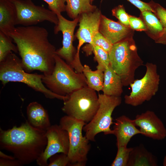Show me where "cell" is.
<instances>
[{
	"instance_id": "d4e9b609",
	"label": "cell",
	"mask_w": 166,
	"mask_h": 166,
	"mask_svg": "<svg viewBox=\"0 0 166 166\" xmlns=\"http://www.w3.org/2000/svg\"><path fill=\"white\" fill-rule=\"evenodd\" d=\"M12 42V39L9 36L0 31V62L12 51L15 53L18 52L17 46Z\"/></svg>"
},
{
	"instance_id": "ba28073f",
	"label": "cell",
	"mask_w": 166,
	"mask_h": 166,
	"mask_svg": "<svg viewBox=\"0 0 166 166\" xmlns=\"http://www.w3.org/2000/svg\"><path fill=\"white\" fill-rule=\"evenodd\" d=\"M98 109L92 120L84 126L85 136L89 140L95 141L96 135L103 132L105 135L113 134L110 128L113 123L112 114L114 109L121 103V96H109L98 94Z\"/></svg>"
},
{
	"instance_id": "7c38bea8",
	"label": "cell",
	"mask_w": 166,
	"mask_h": 166,
	"mask_svg": "<svg viewBox=\"0 0 166 166\" xmlns=\"http://www.w3.org/2000/svg\"><path fill=\"white\" fill-rule=\"evenodd\" d=\"M57 15L58 22L54 27V33L56 34L59 31L61 32L63 39L62 47L56 50V53L71 66L77 52L73 42L74 30L79 22V17L70 21L65 18L61 14Z\"/></svg>"
},
{
	"instance_id": "1f68e13d",
	"label": "cell",
	"mask_w": 166,
	"mask_h": 166,
	"mask_svg": "<svg viewBox=\"0 0 166 166\" xmlns=\"http://www.w3.org/2000/svg\"><path fill=\"white\" fill-rule=\"evenodd\" d=\"M130 28L136 31H147V27L143 20L140 18L129 15Z\"/></svg>"
},
{
	"instance_id": "30bf717a",
	"label": "cell",
	"mask_w": 166,
	"mask_h": 166,
	"mask_svg": "<svg viewBox=\"0 0 166 166\" xmlns=\"http://www.w3.org/2000/svg\"><path fill=\"white\" fill-rule=\"evenodd\" d=\"M16 12V25L31 26L44 21L56 25L58 18L56 14L49 9L35 5L32 0H10Z\"/></svg>"
},
{
	"instance_id": "2e32d148",
	"label": "cell",
	"mask_w": 166,
	"mask_h": 166,
	"mask_svg": "<svg viewBox=\"0 0 166 166\" xmlns=\"http://www.w3.org/2000/svg\"><path fill=\"white\" fill-rule=\"evenodd\" d=\"M113 134L117 139V148L127 147L132 138L138 134H141L136 128L133 120L125 115H122L116 119L113 126Z\"/></svg>"
},
{
	"instance_id": "4fadbf2b",
	"label": "cell",
	"mask_w": 166,
	"mask_h": 166,
	"mask_svg": "<svg viewBox=\"0 0 166 166\" xmlns=\"http://www.w3.org/2000/svg\"><path fill=\"white\" fill-rule=\"evenodd\" d=\"M101 15L100 10L97 8L93 11L84 13L79 16V27L76 34L78 40L77 51H80L85 43H91L99 32Z\"/></svg>"
},
{
	"instance_id": "484cf974",
	"label": "cell",
	"mask_w": 166,
	"mask_h": 166,
	"mask_svg": "<svg viewBox=\"0 0 166 166\" xmlns=\"http://www.w3.org/2000/svg\"><path fill=\"white\" fill-rule=\"evenodd\" d=\"M94 59L98 63L97 69L104 71L110 65L109 53L98 46L94 47L93 50Z\"/></svg>"
},
{
	"instance_id": "5bb4252c",
	"label": "cell",
	"mask_w": 166,
	"mask_h": 166,
	"mask_svg": "<svg viewBox=\"0 0 166 166\" xmlns=\"http://www.w3.org/2000/svg\"><path fill=\"white\" fill-rule=\"evenodd\" d=\"M133 121L136 125L140 128L142 135L157 140L166 137V128L153 111L148 110L137 114Z\"/></svg>"
},
{
	"instance_id": "d6986e66",
	"label": "cell",
	"mask_w": 166,
	"mask_h": 166,
	"mask_svg": "<svg viewBox=\"0 0 166 166\" xmlns=\"http://www.w3.org/2000/svg\"><path fill=\"white\" fill-rule=\"evenodd\" d=\"M122 80L110 64L104 71V79L102 91L109 96H121L123 92Z\"/></svg>"
},
{
	"instance_id": "ac0fdd59",
	"label": "cell",
	"mask_w": 166,
	"mask_h": 166,
	"mask_svg": "<svg viewBox=\"0 0 166 166\" xmlns=\"http://www.w3.org/2000/svg\"><path fill=\"white\" fill-rule=\"evenodd\" d=\"M16 12L10 0H0V31L9 36L15 28Z\"/></svg>"
},
{
	"instance_id": "cb8c5ba5",
	"label": "cell",
	"mask_w": 166,
	"mask_h": 166,
	"mask_svg": "<svg viewBox=\"0 0 166 166\" xmlns=\"http://www.w3.org/2000/svg\"><path fill=\"white\" fill-rule=\"evenodd\" d=\"M113 45L99 32L95 35L91 43L86 45L82 48V49L87 56L90 55L92 53L93 48L96 46L100 47L109 53Z\"/></svg>"
},
{
	"instance_id": "ffe728a7",
	"label": "cell",
	"mask_w": 166,
	"mask_h": 166,
	"mask_svg": "<svg viewBox=\"0 0 166 166\" xmlns=\"http://www.w3.org/2000/svg\"><path fill=\"white\" fill-rule=\"evenodd\" d=\"M157 163L155 156L140 145L132 148L127 166H156Z\"/></svg>"
},
{
	"instance_id": "44dd1931",
	"label": "cell",
	"mask_w": 166,
	"mask_h": 166,
	"mask_svg": "<svg viewBox=\"0 0 166 166\" xmlns=\"http://www.w3.org/2000/svg\"><path fill=\"white\" fill-rule=\"evenodd\" d=\"M141 12L147 30L152 34L156 42L162 44L164 30L160 21L152 11H145Z\"/></svg>"
},
{
	"instance_id": "d590c367",
	"label": "cell",
	"mask_w": 166,
	"mask_h": 166,
	"mask_svg": "<svg viewBox=\"0 0 166 166\" xmlns=\"http://www.w3.org/2000/svg\"><path fill=\"white\" fill-rule=\"evenodd\" d=\"M163 165L164 166H166V154L164 159L163 161Z\"/></svg>"
},
{
	"instance_id": "d6a6232c",
	"label": "cell",
	"mask_w": 166,
	"mask_h": 166,
	"mask_svg": "<svg viewBox=\"0 0 166 166\" xmlns=\"http://www.w3.org/2000/svg\"><path fill=\"white\" fill-rule=\"evenodd\" d=\"M127 0L138 8L141 12L145 11H150L154 12L150 3H145L140 0Z\"/></svg>"
},
{
	"instance_id": "f546056e",
	"label": "cell",
	"mask_w": 166,
	"mask_h": 166,
	"mask_svg": "<svg viewBox=\"0 0 166 166\" xmlns=\"http://www.w3.org/2000/svg\"><path fill=\"white\" fill-rule=\"evenodd\" d=\"M49 162L48 166H69V160L67 155L63 153L54 154L49 159Z\"/></svg>"
},
{
	"instance_id": "836d02e7",
	"label": "cell",
	"mask_w": 166,
	"mask_h": 166,
	"mask_svg": "<svg viewBox=\"0 0 166 166\" xmlns=\"http://www.w3.org/2000/svg\"><path fill=\"white\" fill-rule=\"evenodd\" d=\"M23 165L17 159L0 158V166H21Z\"/></svg>"
},
{
	"instance_id": "603a6c76",
	"label": "cell",
	"mask_w": 166,
	"mask_h": 166,
	"mask_svg": "<svg viewBox=\"0 0 166 166\" xmlns=\"http://www.w3.org/2000/svg\"><path fill=\"white\" fill-rule=\"evenodd\" d=\"M82 73L87 81V86L98 92L102 90L104 79V71L97 69L93 71L89 65H85Z\"/></svg>"
},
{
	"instance_id": "8fae6325",
	"label": "cell",
	"mask_w": 166,
	"mask_h": 166,
	"mask_svg": "<svg viewBox=\"0 0 166 166\" xmlns=\"http://www.w3.org/2000/svg\"><path fill=\"white\" fill-rule=\"evenodd\" d=\"M47 144L45 148L36 160L40 166H47L48 160L52 156L58 153L67 155L69 149V142L67 132L60 125H51L45 132Z\"/></svg>"
},
{
	"instance_id": "8992f818",
	"label": "cell",
	"mask_w": 166,
	"mask_h": 166,
	"mask_svg": "<svg viewBox=\"0 0 166 166\" xmlns=\"http://www.w3.org/2000/svg\"><path fill=\"white\" fill-rule=\"evenodd\" d=\"M84 122L67 115L60 119L59 125L68 134L69 147L67 154L69 166H84L90 148L89 140L82 134Z\"/></svg>"
},
{
	"instance_id": "e0dca14e",
	"label": "cell",
	"mask_w": 166,
	"mask_h": 166,
	"mask_svg": "<svg viewBox=\"0 0 166 166\" xmlns=\"http://www.w3.org/2000/svg\"><path fill=\"white\" fill-rule=\"evenodd\" d=\"M27 121L33 127L44 131L51 126L48 112L37 102L30 103L26 109Z\"/></svg>"
},
{
	"instance_id": "277c9868",
	"label": "cell",
	"mask_w": 166,
	"mask_h": 166,
	"mask_svg": "<svg viewBox=\"0 0 166 166\" xmlns=\"http://www.w3.org/2000/svg\"><path fill=\"white\" fill-rule=\"evenodd\" d=\"M110 64L121 77L123 86L135 80L136 70L144 65L133 40L129 37L113 45L109 53Z\"/></svg>"
},
{
	"instance_id": "f1b7e54d",
	"label": "cell",
	"mask_w": 166,
	"mask_h": 166,
	"mask_svg": "<svg viewBox=\"0 0 166 166\" xmlns=\"http://www.w3.org/2000/svg\"><path fill=\"white\" fill-rule=\"evenodd\" d=\"M113 16L116 17L122 24L130 27L129 15L126 12L123 5H119L112 10Z\"/></svg>"
},
{
	"instance_id": "e575fe53",
	"label": "cell",
	"mask_w": 166,
	"mask_h": 166,
	"mask_svg": "<svg viewBox=\"0 0 166 166\" xmlns=\"http://www.w3.org/2000/svg\"><path fill=\"white\" fill-rule=\"evenodd\" d=\"M0 158L4 159H16L14 156L7 155L1 151H0Z\"/></svg>"
},
{
	"instance_id": "83f0119b",
	"label": "cell",
	"mask_w": 166,
	"mask_h": 166,
	"mask_svg": "<svg viewBox=\"0 0 166 166\" xmlns=\"http://www.w3.org/2000/svg\"><path fill=\"white\" fill-rule=\"evenodd\" d=\"M150 3L154 10V13L160 21L164 28V34L162 44H166V9L153 2Z\"/></svg>"
},
{
	"instance_id": "4316f807",
	"label": "cell",
	"mask_w": 166,
	"mask_h": 166,
	"mask_svg": "<svg viewBox=\"0 0 166 166\" xmlns=\"http://www.w3.org/2000/svg\"><path fill=\"white\" fill-rule=\"evenodd\" d=\"M117 148L116 156L111 166H127L130 154L132 148L120 147Z\"/></svg>"
},
{
	"instance_id": "52a82bcc",
	"label": "cell",
	"mask_w": 166,
	"mask_h": 166,
	"mask_svg": "<svg viewBox=\"0 0 166 166\" xmlns=\"http://www.w3.org/2000/svg\"><path fill=\"white\" fill-rule=\"evenodd\" d=\"M68 96V99L64 101L62 111L67 115L86 124L90 122L99 107L98 97L96 91L86 86Z\"/></svg>"
},
{
	"instance_id": "4dcf8cb0",
	"label": "cell",
	"mask_w": 166,
	"mask_h": 166,
	"mask_svg": "<svg viewBox=\"0 0 166 166\" xmlns=\"http://www.w3.org/2000/svg\"><path fill=\"white\" fill-rule=\"evenodd\" d=\"M48 5L49 9L57 15L65 11L66 0H43Z\"/></svg>"
},
{
	"instance_id": "8d00e7d4",
	"label": "cell",
	"mask_w": 166,
	"mask_h": 166,
	"mask_svg": "<svg viewBox=\"0 0 166 166\" xmlns=\"http://www.w3.org/2000/svg\"><path fill=\"white\" fill-rule=\"evenodd\" d=\"M93 0H91V3H92V2H93Z\"/></svg>"
},
{
	"instance_id": "5b68a950",
	"label": "cell",
	"mask_w": 166,
	"mask_h": 166,
	"mask_svg": "<svg viewBox=\"0 0 166 166\" xmlns=\"http://www.w3.org/2000/svg\"><path fill=\"white\" fill-rule=\"evenodd\" d=\"M55 65L52 73L44 75L43 83L53 92L66 96L72 92L87 86L86 78L83 73H77L70 65L56 54Z\"/></svg>"
},
{
	"instance_id": "9c48e42d",
	"label": "cell",
	"mask_w": 166,
	"mask_h": 166,
	"mask_svg": "<svg viewBox=\"0 0 166 166\" xmlns=\"http://www.w3.org/2000/svg\"><path fill=\"white\" fill-rule=\"evenodd\" d=\"M145 66L146 71L144 76L140 79H135L129 85L131 92L124 96L126 104L133 106L140 105L150 101L158 90L160 77L157 72L156 65L148 62Z\"/></svg>"
},
{
	"instance_id": "7a4b0ae2",
	"label": "cell",
	"mask_w": 166,
	"mask_h": 166,
	"mask_svg": "<svg viewBox=\"0 0 166 166\" xmlns=\"http://www.w3.org/2000/svg\"><path fill=\"white\" fill-rule=\"evenodd\" d=\"M45 131L31 126L27 120L19 127L0 128V148L10 152L22 165L36 161L47 144Z\"/></svg>"
},
{
	"instance_id": "9a60e30c",
	"label": "cell",
	"mask_w": 166,
	"mask_h": 166,
	"mask_svg": "<svg viewBox=\"0 0 166 166\" xmlns=\"http://www.w3.org/2000/svg\"><path fill=\"white\" fill-rule=\"evenodd\" d=\"M131 31L130 27L119 22L109 19L102 14L99 32L113 44L130 37Z\"/></svg>"
},
{
	"instance_id": "7402d4cb",
	"label": "cell",
	"mask_w": 166,
	"mask_h": 166,
	"mask_svg": "<svg viewBox=\"0 0 166 166\" xmlns=\"http://www.w3.org/2000/svg\"><path fill=\"white\" fill-rule=\"evenodd\" d=\"M65 11L69 17L74 19L81 14L92 12L97 8L91 0H66Z\"/></svg>"
},
{
	"instance_id": "6da1fadb",
	"label": "cell",
	"mask_w": 166,
	"mask_h": 166,
	"mask_svg": "<svg viewBox=\"0 0 166 166\" xmlns=\"http://www.w3.org/2000/svg\"><path fill=\"white\" fill-rule=\"evenodd\" d=\"M9 35L16 44L26 71L29 73L37 70L44 75L52 73L56 50L48 39L46 29L32 26H19Z\"/></svg>"
},
{
	"instance_id": "3957f363",
	"label": "cell",
	"mask_w": 166,
	"mask_h": 166,
	"mask_svg": "<svg viewBox=\"0 0 166 166\" xmlns=\"http://www.w3.org/2000/svg\"><path fill=\"white\" fill-rule=\"evenodd\" d=\"M44 74L30 73L25 71L22 60L12 52L0 62V80L3 85L10 82L24 83L49 99L57 98L64 101L68 96H62L53 92L43 84Z\"/></svg>"
}]
</instances>
